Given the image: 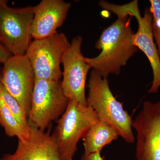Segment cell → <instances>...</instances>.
Returning a JSON list of instances; mask_svg holds the SVG:
<instances>
[{
  "mask_svg": "<svg viewBox=\"0 0 160 160\" xmlns=\"http://www.w3.org/2000/svg\"><path fill=\"white\" fill-rule=\"evenodd\" d=\"M70 44L62 32L32 41L25 55L31 63L35 79L60 81L62 58Z\"/></svg>",
  "mask_w": 160,
  "mask_h": 160,
  "instance_id": "obj_6",
  "label": "cell"
},
{
  "mask_svg": "<svg viewBox=\"0 0 160 160\" xmlns=\"http://www.w3.org/2000/svg\"><path fill=\"white\" fill-rule=\"evenodd\" d=\"M88 87L87 105L93 109L99 119L110 124L126 142L134 143L131 116L123 109V103L114 97L109 88L108 79L103 78L92 69Z\"/></svg>",
  "mask_w": 160,
  "mask_h": 160,
  "instance_id": "obj_2",
  "label": "cell"
},
{
  "mask_svg": "<svg viewBox=\"0 0 160 160\" xmlns=\"http://www.w3.org/2000/svg\"><path fill=\"white\" fill-rule=\"evenodd\" d=\"M157 45L158 48V51L159 54L160 59V38L158 40L156 41Z\"/></svg>",
  "mask_w": 160,
  "mask_h": 160,
  "instance_id": "obj_19",
  "label": "cell"
},
{
  "mask_svg": "<svg viewBox=\"0 0 160 160\" xmlns=\"http://www.w3.org/2000/svg\"><path fill=\"white\" fill-rule=\"evenodd\" d=\"M0 160H1V159H0Z\"/></svg>",
  "mask_w": 160,
  "mask_h": 160,
  "instance_id": "obj_22",
  "label": "cell"
},
{
  "mask_svg": "<svg viewBox=\"0 0 160 160\" xmlns=\"http://www.w3.org/2000/svg\"><path fill=\"white\" fill-rule=\"evenodd\" d=\"M117 132L109 123L99 120L89 128L83 137L84 154L101 152L104 146L118 137Z\"/></svg>",
  "mask_w": 160,
  "mask_h": 160,
  "instance_id": "obj_13",
  "label": "cell"
},
{
  "mask_svg": "<svg viewBox=\"0 0 160 160\" xmlns=\"http://www.w3.org/2000/svg\"><path fill=\"white\" fill-rule=\"evenodd\" d=\"M100 6L118 16L134 17L138 23V30L133 35V42L138 49L146 54L151 65L153 80L149 93H157L160 85V59L158 51L154 42L152 29V17L149 9H146L142 16L137 0L125 5H118L105 1H100Z\"/></svg>",
  "mask_w": 160,
  "mask_h": 160,
  "instance_id": "obj_4",
  "label": "cell"
},
{
  "mask_svg": "<svg viewBox=\"0 0 160 160\" xmlns=\"http://www.w3.org/2000/svg\"><path fill=\"white\" fill-rule=\"evenodd\" d=\"M82 37H76L63 54L61 85L64 94L69 100L87 106L85 88L87 74L91 68L82 53Z\"/></svg>",
  "mask_w": 160,
  "mask_h": 160,
  "instance_id": "obj_10",
  "label": "cell"
},
{
  "mask_svg": "<svg viewBox=\"0 0 160 160\" xmlns=\"http://www.w3.org/2000/svg\"><path fill=\"white\" fill-rule=\"evenodd\" d=\"M149 11L152 15V29L153 37L157 40L160 37V0H150Z\"/></svg>",
  "mask_w": 160,
  "mask_h": 160,
  "instance_id": "obj_16",
  "label": "cell"
},
{
  "mask_svg": "<svg viewBox=\"0 0 160 160\" xmlns=\"http://www.w3.org/2000/svg\"><path fill=\"white\" fill-rule=\"evenodd\" d=\"M99 119L91 107L69 100L66 111L56 121L52 136L62 160H73L81 138Z\"/></svg>",
  "mask_w": 160,
  "mask_h": 160,
  "instance_id": "obj_3",
  "label": "cell"
},
{
  "mask_svg": "<svg viewBox=\"0 0 160 160\" xmlns=\"http://www.w3.org/2000/svg\"><path fill=\"white\" fill-rule=\"evenodd\" d=\"M130 22V17H118L96 43V48L101 50V53L96 57L84 58L90 68L103 78L119 74L121 68L138 50L133 42L134 33Z\"/></svg>",
  "mask_w": 160,
  "mask_h": 160,
  "instance_id": "obj_1",
  "label": "cell"
},
{
  "mask_svg": "<svg viewBox=\"0 0 160 160\" xmlns=\"http://www.w3.org/2000/svg\"><path fill=\"white\" fill-rule=\"evenodd\" d=\"M132 127L137 132V160H160V98L143 102Z\"/></svg>",
  "mask_w": 160,
  "mask_h": 160,
  "instance_id": "obj_8",
  "label": "cell"
},
{
  "mask_svg": "<svg viewBox=\"0 0 160 160\" xmlns=\"http://www.w3.org/2000/svg\"><path fill=\"white\" fill-rule=\"evenodd\" d=\"M35 82L34 72L25 55L11 56L3 64L1 83L18 102L28 118Z\"/></svg>",
  "mask_w": 160,
  "mask_h": 160,
  "instance_id": "obj_9",
  "label": "cell"
},
{
  "mask_svg": "<svg viewBox=\"0 0 160 160\" xmlns=\"http://www.w3.org/2000/svg\"><path fill=\"white\" fill-rule=\"evenodd\" d=\"M11 56L0 41V64H4Z\"/></svg>",
  "mask_w": 160,
  "mask_h": 160,
  "instance_id": "obj_17",
  "label": "cell"
},
{
  "mask_svg": "<svg viewBox=\"0 0 160 160\" xmlns=\"http://www.w3.org/2000/svg\"><path fill=\"white\" fill-rule=\"evenodd\" d=\"M71 5L63 0H42L33 6L31 36L34 40L52 36L65 22Z\"/></svg>",
  "mask_w": 160,
  "mask_h": 160,
  "instance_id": "obj_11",
  "label": "cell"
},
{
  "mask_svg": "<svg viewBox=\"0 0 160 160\" xmlns=\"http://www.w3.org/2000/svg\"><path fill=\"white\" fill-rule=\"evenodd\" d=\"M0 98L27 132L30 133L29 119L19 103L5 89L0 82Z\"/></svg>",
  "mask_w": 160,
  "mask_h": 160,
  "instance_id": "obj_15",
  "label": "cell"
},
{
  "mask_svg": "<svg viewBox=\"0 0 160 160\" xmlns=\"http://www.w3.org/2000/svg\"><path fill=\"white\" fill-rule=\"evenodd\" d=\"M81 160H106L104 157H102L101 152H97L90 154H83L81 157Z\"/></svg>",
  "mask_w": 160,
  "mask_h": 160,
  "instance_id": "obj_18",
  "label": "cell"
},
{
  "mask_svg": "<svg viewBox=\"0 0 160 160\" xmlns=\"http://www.w3.org/2000/svg\"><path fill=\"white\" fill-rule=\"evenodd\" d=\"M1 160H62L49 131L45 132L32 125L29 139L26 142L18 140L15 151L5 155Z\"/></svg>",
  "mask_w": 160,
  "mask_h": 160,
  "instance_id": "obj_12",
  "label": "cell"
},
{
  "mask_svg": "<svg viewBox=\"0 0 160 160\" xmlns=\"http://www.w3.org/2000/svg\"><path fill=\"white\" fill-rule=\"evenodd\" d=\"M0 125L5 130L6 135L9 137H16L22 142H26L29 139L30 133L23 128L1 98Z\"/></svg>",
  "mask_w": 160,
  "mask_h": 160,
  "instance_id": "obj_14",
  "label": "cell"
},
{
  "mask_svg": "<svg viewBox=\"0 0 160 160\" xmlns=\"http://www.w3.org/2000/svg\"><path fill=\"white\" fill-rule=\"evenodd\" d=\"M7 3L0 0V41L12 55H25L32 38L34 8H11Z\"/></svg>",
  "mask_w": 160,
  "mask_h": 160,
  "instance_id": "obj_5",
  "label": "cell"
},
{
  "mask_svg": "<svg viewBox=\"0 0 160 160\" xmlns=\"http://www.w3.org/2000/svg\"><path fill=\"white\" fill-rule=\"evenodd\" d=\"M2 69H1V67H0V82H1V78H2Z\"/></svg>",
  "mask_w": 160,
  "mask_h": 160,
  "instance_id": "obj_20",
  "label": "cell"
},
{
  "mask_svg": "<svg viewBox=\"0 0 160 160\" xmlns=\"http://www.w3.org/2000/svg\"><path fill=\"white\" fill-rule=\"evenodd\" d=\"M69 102L63 92L61 81L35 79L28 116L29 124L45 131L52 122L62 115Z\"/></svg>",
  "mask_w": 160,
  "mask_h": 160,
  "instance_id": "obj_7",
  "label": "cell"
},
{
  "mask_svg": "<svg viewBox=\"0 0 160 160\" xmlns=\"http://www.w3.org/2000/svg\"></svg>",
  "mask_w": 160,
  "mask_h": 160,
  "instance_id": "obj_21",
  "label": "cell"
}]
</instances>
